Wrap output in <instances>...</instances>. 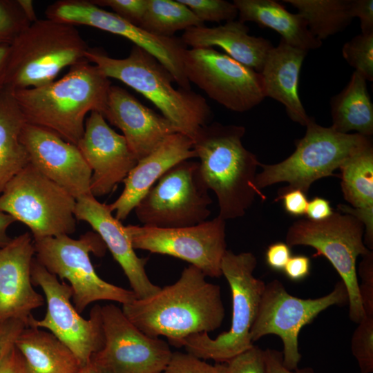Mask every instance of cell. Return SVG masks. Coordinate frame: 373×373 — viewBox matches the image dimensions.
<instances>
[{
  "label": "cell",
  "instance_id": "obj_1",
  "mask_svg": "<svg viewBox=\"0 0 373 373\" xmlns=\"http://www.w3.org/2000/svg\"><path fill=\"white\" fill-rule=\"evenodd\" d=\"M198 267H185L179 279L146 298L122 305L128 321L151 337L165 336L180 347L189 336L219 328L225 310L218 285L208 282Z\"/></svg>",
  "mask_w": 373,
  "mask_h": 373
},
{
  "label": "cell",
  "instance_id": "obj_2",
  "mask_svg": "<svg viewBox=\"0 0 373 373\" xmlns=\"http://www.w3.org/2000/svg\"><path fill=\"white\" fill-rule=\"evenodd\" d=\"M110 79L86 59L61 78L37 88L12 91L26 123L48 129L77 145L88 113L104 114Z\"/></svg>",
  "mask_w": 373,
  "mask_h": 373
},
{
  "label": "cell",
  "instance_id": "obj_3",
  "mask_svg": "<svg viewBox=\"0 0 373 373\" xmlns=\"http://www.w3.org/2000/svg\"><path fill=\"white\" fill-rule=\"evenodd\" d=\"M245 128L219 122L202 126L192 140L200 160L202 177L216 195L218 217L223 220L243 216L256 196H266L255 184L259 164L242 143Z\"/></svg>",
  "mask_w": 373,
  "mask_h": 373
},
{
  "label": "cell",
  "instance_id": "obj_4",
  "mask_svg": "<svg viewBox=\"0 0 373 373\" xmlns=\"http://www.w3.org/2000/svg\"><path fill=\"white\" fill-rule=\"evenodd\" d=\"M86 59L108 79H117L141 93L170 121L178 133L193 140L212 116L205 98L192 90L176 89L170 72L150 53L134 45L122 59L90 48Z\"/></svg>",
  "mask_w": 373,
  "mask_h": 373
},
{
  "label": "cell",
  "instance_id": "obj_5",
  "mask_svg": "<svg viewBox=\"0 0 373 373\" xmlns=\"http://www.w3.org/2000/svg\"><path fill=\"white\" fill-rule=\"evenodd\" d=\"M10 47L3 88L11 92L52 82L89 49L75 26L48 18L31 23Z\"/></svg>",
  "mask_w": 373,
  "mask_h": 373
},
{
  "label": "cell",
  "instance_id": "obj_6",
  "mask_svg": "<svg viewBox=\"0 0 373 373\" xmlns=\"http://www.w3.org/2000/svg\"><path fill=\"white\" fill-rule=\"evenodd\" d=\"M257 265L251 252L235 254L227 250L221 263L232 297V318L229 331L216 338L208 333L187 336L180 343L186 351L201 359L227 363L254 345L250 330L257 316L265 283L254 276Z\"/></svg>",
  "mask_w": 373,
  "mask_h": 373
},
{
  "label": "cell",
  "instance_id": "obj_7",
  "mask_svg": "<svg viewBox=\"0 0 373 373\" xmlns=\"http://www.w3.org/2000/svg\"><path fill=\"white\" fill-rule=\"evenodd\" d=\"M303 137L295 142V151L274 164H259L262 168L255 180L261 190L279 182H287L284 189H299L306 195L312 183L333 176L334 171L352 155L372 144L370 137L358 133L343 134L318 124L312 117Z\"/></svg>",
  "mask_w": 373,
  "mask_h": 373
},
{
  "label": "cell",
  "instance_id": "obj_8",
  "mask_svg": "<svg viewBox=\"0 0 373 373\" xmlns=\"http://www.w3.org/2000/svg\"><path fill=\"white\" fill-rule=\"evenodd\" d=\"M33 243L36 259L50 273L69 282L73 304L80 314L96 301L124 305L136 298L132 290L109 283L95 272L89 254L101 257L106 249L97 233L88 231L78 239L64 234L45 237L33 239Z\"/></svg>",
  "mask_w": 373,
  "mask_h": 373
},
{
  "label": "cell",
  "instance_id": "obj_9",
  "mask_svg": "<svg viewBox=\"0 0 373 373\" xmlns=\"http://www.w3.org/2000/svg\"><path fill=\"white\" fill-rule=\"evenodd\" d=\"M365 227L352 215L334 212L321 221L300 219L287 229L285 243L291 248L297 245L313 247V255L325 257L341 278L348 294L349 316L358 323L364 316L361 300L356 259L369 254L363 241Z\"/></svg>",
  "mask_w": 373,
  "mask_h": 373
},
{
  "label": "cell",
  "instance_id": "obj_10",
  "mask_svg": "<svg viewBox=\"0 0 373 373\" xmlns=\"http://www.w3.org/2000/svg\"><path fill=\"white\" fill-rule=\"evenodd\" d=\"M76 199L29 163L6 186L0 210L26 224L33 239L76 231Z\"/></svg>",
  "mask_w": 373,
  "mask_h": 373
},
{
  "label": "cell",
  "instance_id": "obj_11",
  "mask_svg": "<svg viewBox=\"0 0 373 373\" xmlns=\"http://www.w3.org/2000/svg\"><path fill=\"white\" fill-rule=\"evenodd\" d=\"M200 164L184 160L168 170L135 208L142 226L180 228L197 225L211 214L212 200Z\"/></svg>",
  "mask_w": 373,
  "mask_h": 373
},
{
  "label": "cell",
  "instance_id": "obj_12",
  "mask_svg": "<svg viewBox=\"0 0 373 373\" xmlns=\"http://www.w3.org/2000/svg\"><path fill=\"white\" fill-rule=\"evenodd\" d=\"M348 303L344 283L338 282L327 295L303 299L289 294L283 284L274 280L265 285L255 321L250 330L254 343L268 334L278 336L283 343V363L290 370L297 369L301 355L298 334L323 311L332 305Z\"/></svg>",
  "mask_w": 373,
  "mask_h": 373
},
{
  "label": "cell",
  "instance_id": "obj_13",
  "mask_svg": "<svg viewBox=\"0 0 373 373\" xmlns=\"http://www.w3.org/2000/svg\"><path fill=\"white\" fill-rule=\"evenodd\" d=\"M34 286L42 289L47 308L44 317L37 320L32 316L28 326L44 328L64 343L76 356L82 367L104 344L102 306L95 304L89 318H84L73 303V289L66 282L50 273L35 258L31 266Z\"/></svg>",
  "mask_w": 373,
  "mask_h": 373
},
{
  "label": "cell",
  "instance_id": "obj_14",
  "mask_svg": "<svg viewBox=\"0 0 373 373\" xmlns=\"http://www.w3.org/2000/svg\"><path fill=\"white\" fill-rule=\"evenodd\" d=\"M183 65L190 83L231 111H247L265 98L260 73L213 48H186Z\"/></svg>",
  "mask_w": 373,
  "mask_h": 373
},
{
  "label": "cell",
  "instance_id": "obj_15",
  "mask_svg": "<svg viewBox=\"0 0 373 373\" xmlns=\"http://www.w3.org/2000/svg\"><path fill=\"white\" fill-rule=\"evenodd\" d=\"M225 221L217 216L194 226L156 228L128 224L126 231L134 249L169 255L185 260L206 276H222L227 251Z\"/></svg>",
  "mask_w": 373,
  "mask_h": 373
},
{
  "label": "cell",
  "instance_id": "obj_16",
  "mask_svg": "<svg viewBox=\"0 0 373 373\" xmlns=\"http://www.w3.org/2000/svg\"><path fill=\"white\" fill-rule=\"evenodd\" d=\"M46 15L57 21L88 26L126 38L156 58L180 88L191 90L183 65L186 48L180 39L152 35L113 12L97 6L91 0H59L48 6Z\"/></svg>",
  "mask_w": 373,
  "mask_h": 373
},
{
  "label": "cell",
  "instance_id": "obj_17",
  "mask_svg": "<svg viewBox=\"0 0 373 373\" xmlns=\"http://www.w3.org/2000/svg\"><path fill=\"white\" fill-rule=\"evenodd\" d=\"M103 347L91 360L109 373H162L173 352L159 337L147 336L113 304L102 307Z\"/></svg>",
  "mask_w": 373,
  "mask_h": 373
},
{
  "label": "cell",
  "instance_id": "obj_18",
  "mask_svg": "<svg viewBox=\"0 0 373 373\" xmlns=\"http://www.w3.org/2000/svg\"><path fill=\"white\" fill-rule=\"evenodd\" d=\"M19 138L30 163L46 177L76 200L92 195V171L76 145L48 129L26 122Z\"/></svg>",
  "mask_w": 373,
  "mask_h": 373
},
{
  "label": "cell",
  "instance_id": "obj_19",
  "mask_svg": "<svg viewBox=\"0 0 373 373\" xmlns=\"http://www.w3.org/2000/svg\"><path fill=\"white\" fill-rule=\"evenodd\" d=\"M77 146L92 171L90 193L95 198L111 192L138 162L124 137L111 128L97 111L91 112L86 119Z\"/></svg>",
  "mask_w": 373,
  "mask_h": 373
},
{
  "label": "cell",
  "instance_id": "obj_20",
  "mask_svg": "<svg viewBox=\"0 0 373 373\" xmlns=\"http://www.w3.org/2000/svg\"><path fill=\"white\" fill-rule=\"evenodd\" d=\"M35 255L28 232L0 249V323L19 319L28 326L32 311L44 305V296L35 291L31 279Z\"/></svg>",
  "mask_w": 373,
  "mask_h": 373
},
{
  "label": "cell",
  "instance_id": "obj_21",
  "mask_svg": "<svg viewBox=\"0 0 373 373\" xmlns=\"http://www.w3.org/2000/svg\"><path fill=\"white\" fill-rule=\"evenodd\" d=\"M75 216L89 224L102 239L122 269L136 298H148L161 289L149 278L145 270L147 258L137 256L125 226L113 216L108 204L92 195L81 197L76 200Z\"/></svg>",
  "mask_w": 373,
  "mask_h": 373
},
{
  "label": "cell",
  "instance_id": "obj_22",
  "mask_svg": "<svg viewBox=\"0 0 373 373\" xmlns=\"http://www.w3.org/2000/svg\"><path fill=\"white\" fill-rule=\"evenodd\" d=\"M103 116L120 129L137 160L153 151L169 135L178 133L162 115L142 104L125 89L111 85Z\"/></svg>",
  "mask_w": 373,
  "mask_h": 373
},
{
  "label": "cell",
  "instance_id": "obj_23",
  "mask_svg": "<svg viewBox=\"0 0 373 373\" xmlns=\"http://www.w3.org/2000/svg\"><path fill=\"white\" fill-rule=\"evenodd\" d=\"M196 157L193 140L175 133L169 135L153 151L138 160L123 182L122 193L111 204V212L119 221L124 220L140 201L168 170L178 163Z\"/></svg>",
  "mask_w": 373,
  "mask_h": 373
},
{
  "label": "cell",
  "instance_id": "obj_24",
  "mask_svg": "<svg viewBox=\"0 0 373 373\" xmlns=\"http://www.w3.org/2000/svg\"><path fill=\"white\" fill-rule=\"evenodd\" d=\"M308 51L293 47L282 39L269 52L261 74L265 97H271L285 108L289 117L305 126L311 119L298 94L299 76Z\"/></svg>",
  "mask_w": 373,
  "mask_h": 373
},
{
  "label": "cell",
  "instance_id": "obj_25",
  "mask_svg": "<svg viewBox=\"0 0 373 373\" xmlns=\"http://www.w3.org/2000/svg\"><path fill=\"white\" fill-rule=\"evenodd\" d=\"M249 31L245 23L233 20L212 28L191 27L180 39L191 48L220 47L233 59L260 73L274 46L263 37L250 35Z\"/></svg>",
  "mask_w": 373,
  "mask_h": 373
},
{
  "label": "cell",
  "instance_id": "obj_26",
  "mask_svg": "<svg viewBox=\"0 0 373 373\" xmlns=\"http://www.w3.org/2000/svg\"><path fill=\"white\" fill-rule=\"evenodd\" d=\"M341 189L352 207L338 205V210L354 216L365 227L363 241L373 249V146L372 144L350 156L339 168Z\"/></svg>",
  "mask_w": 373,
  "mask_h": 373
},
{
  "label": "cell",
  "instance_id": "obj_27",
  "mask_svg": "<svg viewBox=\"0 0 373 373\" xmlns=\"http://www.w3.org/2000/svg\"><path fill=\"white\" fill-rule=\"evenodd\" d=\"M239 21H252L262 28H269L280 35L287 44L308 51L322 46L309 30L307 23L298 13L289 12L283 4L274 0H234Z\"/></svg>",
  "mask_w": 373,
  "mask_h": 373
},
{
  "label": "cell",
  "instance_id": "obj_28",
  "mask_svg": "<svg viewBox=\"0 0 373 373\" xmlns=\"http://www.w3.org/2000/svg\"><path fill=\"white\" fill-rule=\"evenodd\" d=\"M15 345L32 373H78L82 367L64 343L41 328L26 326Z\"/></svg>",
  "mask_w": 373,
  "mask_h": 373
},
{
  "label": "cell",
  "instance_id": "obj_29",
  "mask_svg": "<svg viewBox=\"0 0 373 373\" xmlns=\"http://www.w3.org/2000/svg\"><path fill=\"white\" fill-rule=\"evenodd\" d=\"M331 116L335 131L347 134L352 131L366 137L373 134V104L366 79L354 71L346 86L331 98Z\"/></svg>",
  "mask_w": 373,
  "mask_h": 373
},
{
  "label": "cell",
  "instance_id": "obj_30",
  "mask_svg": "<svg viewBox=\"0 0 373 373\" xmlns=\"http://www.w3.org/2000/svg\"><path fill=\"white\" fill-rule=\"evenodd\" d=\"M25 118L11 91L0 90V195L7 184L29 163L20 141Z\"/></svg>",
  "mask_w": 373,
  "mask_h": 373
},
{
  "label": "cell",
  "instance_id": "obj_31",
  "mask_svg": "<svg viewBox=\"0 0 373 373\" xmlns=\"http://www.w3.org/2000/svg\"><path fill=\"white\" fill-rule=\"evenodd\" d=\"M294 7L319 40L343 31L354 18L352 0H283Z\"/></svg>",
  "mask_w": 373,
  "mask_h": 373
},
{
  "label": "cell",
  "instance_id": "obj_32",
  "mask_svg": "<svg viewBox=\"0 0 373 373\" xmlns=\"http://www.w3.org/2000/svg\"><path fill=\"white\" fill-rule=\"evenodd\" d=\"M204 23L178 0H148V5L140 27L162 37L191 27L202 26Z\"/></svg>",
  "mask_w": 373,
  "mask_h": 373
},
{
  "label": "cell",
  "instance_id": "obj_33",
  "mask_svg": "<svg viewBox=\"0 0 373 373\" xmlns=\"http://www.w3.org/2000/svg\"><path fill=\"white\" fill-rule=\"evenodd\" d=\"M342 55L366 81H373V32L361 33L346 42Z\"/></svg>",
  "mask_w": 373,
  "mask_h": 373
},
{
  "label": "cell",
  "instance_id": "obj_34",
  "mask_svg": "<svg viewBox=\"0 0 373 373\" xmlns=\"http://www.w3.org/2000/svg\"><path fill=\"white\" fill-rule=\"evenodd\" d=\"M18 0H0V46H10L30 24Z\"/></svg>",
  "mask_w": 373,
  "mask_h": 373
},
{
  "label": "cell",
  "instance_id": "obj_35",
  "mask_svg": "<svg viewBox=\"0 0 373 373\" xmlns=\"http://www.w3.org/2000/svg\"><path fill=\"white\" fill-rule=\"evenodd\" d=\"M351 343L353 355L361 373L373 371V315H364L358 323Z\"/></svg>",
  "mask_w": 373,
  "mask_h": 373
},
{
  "label": "cell",
  "instance_id": "obj_36",
  "mask_svg": "<svg viewBox=\"0 0 373 373\" xmlns=\"http://www.w3.org/2000/svg\"><path fill=\"white\" fill-rule=\"evenodd\" d=\"M187 6L203 23L204 21L226 22L233 21L238 16L233 3L224 0H178Z\"/></svg>",
  "mask_w": 373,
  "mask_h": 373
},
{
  "label": "cell",
  "instance_id": "obj_37",
  "mask_svg": "<svg viewBox=\"0 0 373 373\" xmlns=\"http://www.w3.org/2000/svg\"><path fill=\"white\" fill-rule=\"evenodd\" d=\"M162 373H227V363L211 365L189 352H174Z\"/></svg>",
  "mask_w": 373,
  "mask_h": 373
},
{
  "label": "cell",
  "instance_id": "obj_38",
  "mask_svg": "<svg viewBox=\"0 0 373 373\" xmlns=\"http://www.w3.org/2000/svg\"><path fill=\"white\" fill-rule=\"evenodd\" d=\"M226 363L227 373H267L264 351L254 345Z\"/></svg>",
  "mask_w": 373,
  "mask_h": 373
},
{
  "label": "cell",
  "instance_id": "obj_39",
  "mask_svg": "<svg viewBox=\"0 0 373 373\" xmlns=\"http://www.w3.org/2000/svg\"><path fill=\"white\" fill-rule=\"evenodd\" d=\"M91 1L101 8H111L114 13L138 26L148 5V0H91Z\"/></svg>",
  "mask_w": 373,
  "mask_h": 373
},
{
  "label": "cell",
  "instance_id": "obj_40",
  "mask_svg": "<svg viewBox=\"0 0 373 373\" xmlns=\"http://www.w3.org/2000/svg\"><path fill=\"white\" fill-rule=\"evenodd\" d=\"M359 293L364 315H373V252L363 256L358 268Z\"/></svg>",
  "mask_w": 373,
  "mask_h": 373
},
{
  "label": "cell",
  "instance_id": "obj_41",
  "mask_svg": "<svg viewBox=\"0 0 373 373\" xmlns=\"http://www.w3.org/2000/svg\"><path fill=\"white\" fill-rule=\"evenodd\" d=\"M282 200L285 211L289 215L299 217L305 215L307 207V195L299 189L280 188L275 202Z\"/></svg>",
  "mask_w": 373,
  "mask_h": 373
},
{
  "label": "cell",
  "instance_id": "obj_42",
  "mask_svg": "<svg viewBox=\"0 0 373 373\" xmlns=\"http://www.w3.org/2000/svg\"><path fill=\"white\" fill-rule=\"evenodd\" d=\"M26 327V323L19 319L0 323V361L15 346L17 337Z\"/></svg>",
  "mask_w": 373,
  "mask_h": 373
},
{
  "label": "cell",
  "instance_id": "obj_43",
  "mask_svg": "<svg viewBox=\"0 0 373 373\" xmlns=\"http://www.w3.org/2000/svg\"><path fill=\"white\" fill-rule=\"evenodd\" d=\"M290 257V247L283 242H277L270 245L265 253L267 265L271 269L277 271H283Z\"/></svg>",
  "mask_w": 373,
  "mask_h": 373
},
{
  "label": "cell",
  "instance_id": "obj_44",
  "mask_svg": "<svg viewBox=\"0 0 373 373\" xmlns=\"http://www.w3.org/2000/svg\"><path fill=\"white\" fill-rule=\"evenodd\" d=\"M352 15L361 22V33L373 32V1L352 0Z\"/></svg>",
  "mask_w": 373,
  "mask_h": 373
},
{
  "label": "cell",
  "instance_id": "obj_45",
  "mask_svg": "<svg viewBox=\"0 0 373 373\" xmlns=\"http://www.w3.org/2000/svg\"><path fill=\"white\" fill-rule=\"evenodd\" d=\"M310 258L304 255L291 256L287 261L283 271L287 278L292 281H300L310 274Z\"/></svg>",
  "mask_w": 373,
  "mask_h": 373
},
{
  "label": "cell",
  "instance_id": "obj_46",
  "mask_svg": "<svg viewBox=\"0 0 373 373\" xmlns=\"http://www.w3.org/2000/svg\"><path fill=\"white\" fill-rule=\"evenodd\" d=\"M0 373H32L15 345L0 361Z\"/></svg>",
  "mask_w": 373,
  "mask_h": 373
},
{
  "label": "cell",
  "instance_id": "obj_47",
  "mask_svg": "<svg viewBox=\"0 0 373 373\" xmlns=\"http://www.w3.org/2000/svg\"><path fill=\"white\" fill-rule=\"evenodd\" d=\"M265 363L267 373H315L312 369L290 370L283 363V353L267 349L264 351Z\"/></svg>",
  "mask_w": 373,
  "mask_h": 373
},
{
  "label": "cell",
  "instance_id": "obj_48",
  "mask_svg": "<svg viewBox=\"0 0 373 373\" xmlns=\"http://www.w3.org/2000/svg\"><path fill=\"white\" fill-rule=\"evenodd\" d=\"M333 213L330 202L316 196L308 201L305 215L308 220L321 221L328 218Z\"/></svg>",
  "mask_w": 373,
  "mask_h": 373
},
{
  "label": "cell",
  "instance_id": "obj_49",
  "mask_svg": "<svg viewBox=\"0 0 373 373\" xmlns=\"http://www.w3.org/2000/svg\"><path fill=\"white\" fill-rule=\"evenodd\" d=\"M15 221L12 216L0 210V249L11 241L12 238L7 234V229Z\"/></svg>",
  "mask_w": 373,
  "mask_h": 373
},
{
  "label": "cell",
  "instance_id": "obj_50",
  "mask_svg": "<svg viewBox=\"0 0 373 373\" xmlns=\"http://www.w3.org/2000/svg\"><path fill=\"white\" fill-rule=\"evenodd\" d=\"M10 46H0V90L3 88L5 73L10 51Z\"/></svg>",
  "mask_w": 373,
  "mask_h": 373
},
{
  "label": "cell",
  "instance_id": "obj_51",
  "mask_svg": "<svg viewBox=\"0 0 373 373\" xmlns=\"http://www.w3.org/2000/svg\"><path fill=\"white\" fill-rule=\"evenodd\" d=\"M23 12L30 23L37 20L32 1L31 0H18Z\"/></svg>",
  "mask_w": 373,
  "mask_h": 373
},
{
  "label": "cell",
  "instance_id": "obj_52",
  "mask_svg": "<svg viewBox=\"0 0 373 373\" xmlns=\"http://www.w3.org/2000/svg\"><path fill=\"white\" fill-rule=\"evenodd\" d=\"M78 373H109L104 367L90 360L83 365Z\"/></svg>",
  "mask_w": 373,
  "mask_h": 373
}]
</instances>
